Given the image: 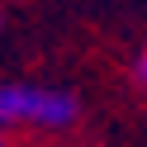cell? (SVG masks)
<instances>
[{"label":"cell","instance_id":"6da1fadb","mask_svg":"<svg viewBox=\"0 0 147 147\" xmlns=\"http://www.w3.org/2000/svg\"><path fill=\"white\" fill-rule=\"evenodd\" d=\"M0 119L5 123H38V128H67L76 123V95L43 86H5L0 90Z\"/></svg>","mask_w":147,"mask_h":147},{"label":"cell","instance_id":"7a4b0ae2","mask_svg":"<svg viewBox=\"0 0 147 147\" xmlns=\"http://www.w3.org/2000/svg\"><path fill=\"white\" fill-rule=\"evenodd\" d=\"M133 81H138V86H142V90H147V52H142V57H138V62H133Z\"/></svg>","mask_w":147,"mask_h":147}]
</instances>
